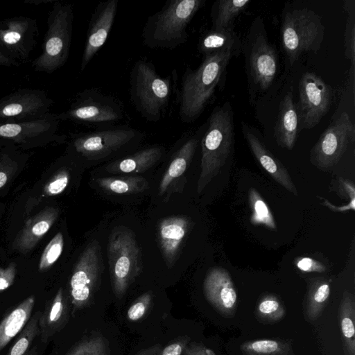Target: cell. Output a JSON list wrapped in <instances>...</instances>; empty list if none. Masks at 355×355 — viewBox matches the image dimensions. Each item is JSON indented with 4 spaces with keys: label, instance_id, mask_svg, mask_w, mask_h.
Returning <instances> with one entry per match:
<instances>
[{
    "label": "cell",
    "instance_id": "obj_1",
    "mask_svg": "<svg viewBox=\"0 0 355 355\" xmlns=\"http://www.w3.org/2000/svg\"><path fill=\"white\" fill-rule=\"evenodd\" d=\"M232 57L230 52L214 53L204 56L196 69H187L179 94V116L182 122L191 123L202 114Z\"/></svg>",
    "mask_w": 355,
    "mask_h": 355
},
{
    "label": "cell",
    "instance_id": "obj_2",
    "mask_svg": "<svg viewBox=\"0 0 355 355\" xmlns=\"http://www.w3.org/2000/svg\"><path fill=\"white\" fill-rule=\"evenodd\" d=\"M205 0H170L150 15L141 33L143 42L151 49H174L188 40L187 28Z\"/></svg>",
    "mask_w": 355,
    "mask_h": 355
},
{
    "label": "cell",
    "instance_id": "obj_3",
    "mask_svg": "<svg viewBox=\"0 0 355 355\" xmlns=\"http://www.w3.org/2000/svg\"><path fill=\"white\" fill-rule=\"evenodd\" d=\"M200 144L201 171L197 184L200 193L225 165L234 145V126L231 104L226 101L214 107Z\"/></svg>",
    "mask_w": 355,
    "mask_h": 355
},
{
    "label": "cell",
    "instance_id": "obj_4",
    "mask_svg": "<svg viewBox=\"0 0 355 355\" xmlns=\"http://www.w3.org/2000/svg\"><path fill=\"white\" fill-rule=\"evenodd\" d=\"M129 92L136 111L146 121L155 123L161 119L171 100V79L158 74L151 62L139 60L130 71Z\"/></svg>",
    "mask_w": 355,
    "mask_h": 355
},
{
    "label": "cell",
    "instance_id": "obj_5",
    "mask_svg": "<svg viewBox=\"0 0 355 355\" xmlns=\"http://www.w3.org/2000/svg\"><path fill=\"white\" fill-rule=\"evenodd\" d=\"M73 7L55 1L47 17L42 53L32 62L34 71L52 73L67 62L71 43Z\"/></svg>",
    "mask_w": 355,
    "mask_h": 355
},
{
    "label": "cell",
    "instance_id": "obj_6",
    "mask_svg": "<svg viewBox=\"0 0 355 355\" xmlns=\"http://www.w3.org/2000/svg\"><path fill=\"white\" fill-rule=\"evenodd\" d=\"M320 15L307 8L290 9L282 15L281 42L291 64L304 52L317 53L324 37Z\"/></svg>",
    "mask_w": 355,
    "mask_h": 355
},
{
    "label": "cell",
    "instance_id": "obj_7",
    "mask_svg": "<svg viewBox=\"0 0 355 355\" xmlns=\"http://www.w3.org/2000/svg\"><path fill=\"white\" fill-rule=\"evenodd\" d=\"M58 114L60 120L107 129L119 126L125 116L121 102L97 88L78 92L69 107Z\"/></svg>",
    "mask_w": 355,
    "mask_h": 355
},
{
    "label": "cell",
    "instance_id": "obj_8",
    "mask_svg": "<svg viewBox=\"0 0 355 355\" xmlns=\"http://www.w3.org/2000/svg\"><path fill=\"white\" fill-rule=\"evenodd\" d=\"M107 256L112 290L121 298L142 270L140 248L132 230L114 228L109 237Z\"/></svg>",
    "mask_w": 355,
    "mask_h": 355
},
{
    "label": "cell",
    "instance_id": "obj_9",
    "mask_svg": "<svg viewBox=\"0 0 355 355\" xmlns=\"http://www.w3.org/2000/svg\"><path fill=\"white\" fill-rule=\"evenodd\" d=\"M243 51L245 55L247 74L250 87L266 91L276 78L278 55L269 42L263 21L260 17L252 22Z\"/></svg>",
    "mask_w": 355,
    "mask_h": 355
},
{
    "label": "cell",
    "instance_id": "obj_10",
    "mask_svg": "<svg viewBox=\"0 0 355 355\" xmlns=\"http://www.w3.org/2000/svg\"><path fill=\"white\" fill-rule=\"evenodd\" d=\"M139 130L128 126L79 132L71 136L70 147L89 161L100 160L137 145L144 139Z\"/></svg>",
    "mask_w": 355,
    "mask_h": 355
},
{
    "label": "cell",
    "instance_id": "obj_11",
    "mask_svg": "<svg viewBox=\"0 0 355 355\" xmlns=\"http://www.w3.org/2000/svg\"><path fill=\"white\" fill-rule=\"evenodd\" d=\"M355 141V126L343 112L320 135L310 153V161L321 171L330 170Z\"/></svg>",
    "mask_w": 355,
    "mask_h": 355
},
{
    "label": "cell",
    "instance_id": "obj_12",
    "mask_svg": "<svg viewBox=\"0 0 355 355\" xmlns=\"http://www.w3.org/2000/svg\"><path fill=\"white\" fill-rule=\"evenodd\" d=\"M332 89L320 76L312 72L302 74L299 82V101L296 108L299 130L311 129L328 112Z\"/></svg>",
    "mask_w": 355,
    "mask_h": 355
},
{
    "label": "cell",
    "instance_id": "obj_13",
    "mask_svg": "<svg viewBox=\"0 0 355 355\" xmlns=\"http://www.w3.org/2000/svg\"><path fill=\"white\" fill-rule=\"evenodd\" d=\"M101 271L100 245L94 241L81 253L70 279V296L73 313L90 303Z\"/></svg>",
    "mask_w": 355,
    "mask_h": 355
},
{
    "label": "cell",
    "instance_id": "obj_14",
    "mask_svg": "<svg viewBox=\"0 0 355 355\" xmlns=\"http://www.w3.org/2000/svg\"><path fill=\"white\" fill-rule=\"evenodd\" d=\"M54 101L40 89L21 88L0 98V123L25 122L50 113Z\"/></svg>",
    "mask_w": 355,
    "mask_h": 355
},
{
    "label": "cell",
    "instance_id": "obj_15",
    "mask_svg": "<svg viewBox=\"0 0 355 355\" xmlns=\"http://www.w3.org/2000/svg\"><path fill=\"white\" fill-rule=\"evenodd\" d=\"M60 121L58 114L51 112L33 121L0 123V140L27 147L63 142L66 136L58 132Z\"/></svg>",
    "mask_w": 355,
    "mask_h": 355
},
{
    "label": "cell",
    "instance_id": "obj_16",
    "mask_svg": "<svg viewBox=\"0 0 355 355\" xmlns=\"http://www.w3.org/2000/svg\"><path fill=\"white\" fill-rule=\"evenodd\" d=\"M39 35L35 19L19 16L0 21V48L21 64L29 59Z\"/></svg>",
    "mask_w": 355,
    "mask_h": 355
},
{
    "label": "cell",
    "instance_id": "obj_17",
    "mask_svg": "<svg viewBox=\"0 0 355 355\" xmlns=\"http://www.w3.org/2000/svg\"><path fill=\"white\" fill-rule=\"evenodd\" d=\"M119 0L99 3L89 21L83 53L80 64L83 72L107 41L114 25Z\"/></svg>",
    "mask_w": 355,
    "mask_h": 355
},
{
    "label": "cell",
    "instance_id": "obj_18",
    "mask_svg": "<svg viewBox=\"0 0 355 355\" xmlns=\"http://www.w3.org/2000/svg\"><path fill=\"white\" fill-rule=\"evenodd\" d=\"M190 226L189 219L182 216L165 218L159 223L158 243L168 268L176 262Z\"/></svg>",
    "mask_w": 355,
    "mask_h": 355
},
{
    "label": "cell",
    "instance_id": "obj_19",
    "mask_svg": "<svg viewBox=\"0 0 355 355\" xmlns=\"http://www.w3.org/2000/svg\"><path fill=\"white\" fill-rule=\"evenodd\" d=\"M242 130L253 155L261 166L281 186L297 196L295 185L284 166L266 148L247 124L242 123Z\"/></svg>",
    "mask_w": 355,
    "mask_h": 355
},
{
    "label": "cell",
    "instance_id": "obj_20",
    "mask_svg": "<svg viewBox=\"0 0 355 355\" xmlns=\"http://www.w3.org/2000/svg\"><path fill=\"white\" fill-rule=\"evenodd\" d=\"M59 210L47 207L29 218L13 241L12 247L21 253L31 251L57 220Z\"/></svg>",
    "mask_w": 355,
    "mask_h": 355
},
{
    "label": "cell",
    "instance_id": "obj_21",
    "mask_svg": "<svg viewBox=\"0 0 355 355\" xmlns=\"http://www.w3.org/2000/svg\"><path fill=\"white\" fill-rule=\"evenodd\" d=\"M299 131L296 104L294 103L292 92H288L280 102L274 128V135L277 144L282 148L291 150L295 144Z\"/></svg>",
    "mask_w": 355,
    "mask_h": 355
},
{
    "label": "cell",
    "instance_id": "obj_22",
    "mask_svg": "<svg viewBox=\"0 0 355 355\" xmlns=\"http://www.w3.org/2000/svg\"><path fill=\"white\" fill-rule=\"evenodd\" d=\"M69 319V306L62 288H60L51 302L46 305L39 320L40 336L43 343L61 331Z\"/></svg>",
    "mask_w": 355,
    "mask_h": 355
},
{
    "label": "cell",
    "instance_id": "obj_23",
    "mask_svg": "<svg viewBox=\"0 0 355 355\" xmlns=\"http://www.w3.org/2000/svg\"><path fill=\"white\" fill-rule=\"evenodd\" d=\"M164 151L160 146L147 147L108 164L105 169L112 173H141L155 165Z\"/></svg>",
    "mask_w": 355,
    "mask_h": 355
},
{
    "label": "cell",
    "instance_id": "obj_24",
    "mask_svg": "<svg viewBox=\"0 0 355 355\" xmlns=\"http://www.w3.org/2000/svg\"><path fill=\"white\" fill-rule=\"evenodd\" d=\"M204 291L213 303L232 308L236 300V293L228 272L223 268L211 269L204 282Z\"/></svg>",
    "mask_w": 355,
    "mask_h": 355
},
{
    "label": "cell",
    "instance_id": "obj_25",
    "mask_svg": "<svg viewBox=\"0 0 355 355\" xmlns=\"http://www.w3.org/2000/svg\"><path fill=\"white\" fill-rule=\"evenodd\" d=\"M198 50L204 56L217 52H230L238 56L243 51V42L233 27L211 29L200 38Z\"/></svg>",
    "mask_w": 355,
    "mask_h": 355
},
{
    "label": "cell",
    "instance_id": "obj_26",
    "mask_svg": "<svg viewBox=\"0 0 355 355\" xmlns=\"http://www.w3.org/2000/svg\"><path fill=\"white\" fill-rule=\"evenodd\" d=\"M199 142L200 139L198 137H190L174 153L162 178L159 187V195L164 194L169 186L187 171L193 159Z\"/></svg>",
    "mask_w": 355,
    "mask_h": 355
},
{
    "label": "cell",
    "instance_id": "obj_27",
    "mask_svg": "<svg viewBox=\"0 0 355 355\" xmlns=\"http://www.w3.org/2000/svg\"><path fill=\"white\" fill-rule=\"evenodd\" d=\"M35 302V295H30L0 322V352L23 330L31 317Z\"/></svg>",
    "mask_w": 355,
    "mask_h": 355
},
{
    "label": "cell",
    "instance_id": "obj_28",
    "mask_svg": "<svg viewBox=\"0 0 355 355\" xmlns=\"http://www.w3.org/2000/svg\"><path fill=\"white\" fill-rule=\"evenodd\" d=\"M250 0H218L211 9V29L233 27L235 19L250 3Z\"/></svg>",
    "mask_w": 355,
    "mask_h": 355
},
{
    "label": "cell",
    "instance_id": "obj_29",
    "mask_svg": "<svg viewBox=\"0 0 355 355\" xmlns=\"http://www.w3.org/2000/svg\"><path fill=\"white\" fill-rule=\"evenodd\" d=\"M99 187L115 194L141 193L148 188V182L141 176L108 177L96 179Z\"/></svg>",
    "mask_w": 355,
    "mask_h": 355
},
{
    "label": "cell",
    "instance_id": "obj_30",
    "mask_svg": "<svg viewBox=\"0 0 355 355\" xmlns=\"http://www.w3.org/2000/svg\"><path fill=\"white\" fill-rule=\"evenodd\" d=\"M248 202L251 209L250 222L252 225H263L272 230H277L272 211L254 188L249 189Z\"/></svg>",
    "mask_w": 355,
    "mask_h": 355
},
{
    "label": "cell",
    "instance_id": "obj_31",
    "mask_svg": "<svg viewBox=\"0 0 355 355\" xmlns=\"http://www.w3.org/2000/svg\"><path fill=\"white\" fill-rule=\"evenodd\" d=\"M41 315L42 312L37 311L31 317L7 355H27L31 345L40 334L39 320Z\"/></svg>",
    "mask_w": 355,
    "mask_h": 355
},
{
    "label": "cell",
    "instance_id": "obj_32",
    "mask_svg": "<svg viewBox=\"0 0 355 355\" xmlns=\"http://www.w3.org/2000/svg\"><path fill=\"white\" fill-rule=\"evenodd\" d=\"M343 7L347 15L344 31L345 56L351 67L355 68V1H345Z\"/></svg>",
    "mask_w": 355,
    "mask_h": 355
},
{
    "label": "cell",
    "instance_id": "obj_33",
    "mask_svg": "<svg viewBox=\"0 0 355 355\" xmlns=\"http://www.w3.org/2000/svg\"><path fill=\"white\" fill-rule=\"evenodd\" d=\"M66 355H110L109 345L100 335H93L79 342Z\"/></svg>",
    "mask_w": 355,
    "mask_h": 355
},
{
    "label": "cell",
    "instance_id": "obj_34",
    "mask_svg": "<svg viewBox=\"0 0 355 355\" xmlns=\"http://www.w3.org/2000/svg\"><path fill=\"white\" fill-rule=\"evenodd\" d=\"M63 247V235L61 232H59L45 247L39 262V270L44 271L51 267L60 257Z\"/></svg>",
    "mask_w": 355,
    "mask_h": 355
},
{
    "label": "cell",
    "instance_id": "obj_35",
    "mask_svg": "<svg viewBox=\"0 0 355 355\" xmlns=\"http://www.w3.org/2000/svg\"><path fill=\"white\" fill-rule=\"evenodd\" d=\"M189 338H180L163 347L157 344L146 349H141L135 355H182L188 345Z\"/></svg>",
    "mask_w": 355,
    "mask_h": 355
},
{
    "label": "cell",
    "instance_id": "obj_36",
    "mask_svg": "<svg viewBox=\"0 0 355 355\" xmlns=\"http://www.w3.org/2000/svg\"><path fill=\"white\" fill-rule=\"evenodd\" d=\"M70 180L69 170L60 168L46 182L43 189V193L46 196H55L62 193L67 188Z\"/></svg>",
    "mask_w": 355,
    "mask_h": 355
},
{
    "label": "cell",
    "instance_id": "obj_37",
    "mask_svg": "<svg viewBox=\"0 0 355 355\" xmlns=\"http://www.w3.org/2000/svg\"><path fill=\"white\" fill-rule=\"evenodd\" d=\"M152 297L150 293H146L139 296L128 309V318L131 321H137L141 319L149 308Z\"/></svg>",
    "mask_w": 355,
    "mask_h": 355
},
{
    "label": "cell",
    "instance_id": "obj_38",
    "mask_svg": "<svg viewBox=\"0 0 355 355\" xmlns=\"http://www.w3.org/2000/svg\"><path fill=\"white\" fill-rule=\"evenodd\" d=\"M17 162L8 154H2L0 158V189L8 182L11 172L15 171Z\"/></svg>",
    "mask_w": 355,
    "mask_h": 355
},
{
    "label": "cell",
    "instance_id": "obj_39",
    "mask_svg": "<svg viewBox=\"0 0 355 355\" xmlns=\"http://www.w3.org/2000/svg\"><path fill=\"white\" fill-rule=\"evenodd\" d=\"M16 276V264L10 263L6 268L0 267V292L11 286Z\"/></svg>",
    "mask_w": 355,
    "mask_h": 355
},
{
    "label": "cell",
    "instance_id": "obj_40",
    "mask_svg": "<svg viewBox=\"0 0 355 355\" xmlns=\"http://www.w3.org/2000/svg\"><path fill=\"white\" fill-rule=\"evenodd\" d=\"M296 266L304 272H322L326 270V267L320 261L309 257H301L296 260Z\"/></svg>",
    "mask_w": 355,
    "mask_h": 355
},
{
    "label": "cell",
    "instance_id": "obj_41",
    "mask_svg": "<svg viewBox=\"0 0 355 355\" xmlns=\"http://www.w3.org/2000/svg\"><path fill=\"white\" fill-rule=\"evenodd\" d=\"M337 191L338 195L343 199H355V186L350 180L340 178Z\"/></svg>",
    "mask_w": 355,
    "mask_h": 355
},
{
    "label": "cell",
    "instance_id": "obj_42",
    "mask_svg": "<svg viewBox=\"0 0 355 355\" xmlns=\"http://www.w3.org/2000/svg\"><path fill=\"white\" fill-rule=\"evenodd\" d=\"M252 349L259 353H271L276 351L278 344L273 340H258L252 343Z\"/></svg>",
    "mask_w": 355,
    "mask_h": 355
},
{
    "label": "cell",
    "instance_id": "obj_43",
    "mask_svg": "<svg viewBox=\"0 0 355 355\" xmlns=\"http://www.w3.org/2000/svg\"><path fill=\"white\" fill-rule=\"evenodd\" d=\"M315 291L313 293V300L318 303H322L329 295V286L327 282L320 281V284L315 286Z\"/></svg>",
    "mask_w": 355,
    "mask_h": 355
},
{
    "label": "cell",
    "instance_id": "obj_44",
    "mask_svg": "<svg viewBox=\"0 0 355 355\" xmlns=\"http://www.w3.org/2000/svg\"><path fill=\"white\" fill-rule=\"evenodd\" d=\"M318 198L320 200L321 204L334 212H344L349 210L354 211L355 209V199L349 200L347 205L338 207L331 204L328 200L323 197L318 196Z\"/></svg>",
    "mask_w": 355,
    "mask_h": 355
},
{
    "label": "cell",
    "instance_id": "obj_45",
    "mask_svg": "<svg viewBox=\"0 0 355 355\" xmlns=\"http://www.w3.org/2000/svg\"><path fill=\"white\" fill-rule=\"evenodd\" d=\"M342 331L346 338H351L354 335V326L352 320L345 318L341 322Z\"/></svg>",
    "mask_w": 355,
    "mask_h": 355
},
{
    "label": "cell",
    "instance_id": "obj_46",
    "mask_svg": "<svg viewBox=\"0 0 355 355\" xmlns=\"http://www.w3.org/2000/svg\"><path fill=\"white\" fill-rule=\"evenodd\" d=\"M279 304L276 300H267L259 305V311L263 313H270L277 310Z\"/></svg>",
    "mask_w": 355,
    "mask_h": 355
},
{
    "label": "cell",
    "instance_id": "obj_47",
    "mask_svg": "<svg viewBox=\"0 0 355 355\" xmlns=\"http://www.w3.org/2000/svg\"><path fill=\"white\" fill-rule=\"evenodd\" d=\"M20 64L9 57L0 48V67H18Z\"/></svg>",
    "mask_w": 355,
    "mask_h": 355
},
{
    "label": "cell",
    "instance_id": "obj_48",
    "mask_svg": "<svg viewBox=\"0 0 355 355\" xmlns=\"http://www.w3.org/2000/svg\"><path fill=\"white\" fill-rule=\"evenodd\" d=\"M184 351V355H207L205 349L196 344L187 345Z\"/></svg>",
    "mask_w": 355,
    "mask_h": 355
},
{
    "label": "cell",
    "instance_id": "obj_49",
    "mask_svg": "<svg viewBox=\"0 0 355 355\" xmlns=\"http://www.w3.org/2000/svg\"><path fill=\"white\" fill-rule=\"evenodd\" d=\"M55 1L54 0H33V1H25L26 3H35V5H38L42 3H49Z\"/></svg>",
    "mask_w": 355,
    "mask_h": 355
},
{
    "label": "cell",
    "instance_id": "obj_50",
    "mask_svg": "<svg viewBox=\"0 0 355 355\" xmlns=\"http://www.w3.org/2000/svg\"><path fill=\"white\" fill-rule=\"evenodd\" d=\"M205 352L207 355H215V354L210 349H205Z\"/></svg>",
    "mask_w": 355,
    "mask_h": 355
},
{
    "label": "cell",
    "instance_id": "obj_51",
    "mask_svg": "<svg viewBox=\"0 0 355 355\" xmlns=\"http://www.w3.org/2000/svg\"><path fill=\"white\" fill-rule=\"evenodd\" d=\"M1 156H0V158H1Z\"/></svg>",
    "mask_w": 355,
    "mask_h": 355
}]
</instances>
